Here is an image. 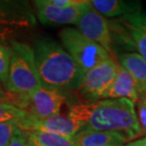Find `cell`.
Here are the masks:
<instances>
[{
    "instance_id": "obj_4",
    "label": "cell",
    "mask_w": 146,
    "mask_h": 146,
    "mask_svg": "<svg viewBox=\"0 0 146 146\" xmlns=\"http://www.w3.org/2000/svg\"><path fill=\"white\" fill-rule=\"evenodd\" d=\"M15 96L13 100L15 106L26 111L29 116L39 119L61 114L64 106L68 104L69 107L78 103L70 91L44 86L30 95Z\"/></svg>"
},
{
    "instance_id": "obj_5",
    "label": "cell",
    "mask_w": 146,
    "mask_h": 146,
    "mask_svg": "<svg viewBox=\"0 0 146 146\" xmlns=\"http://www.w3.org/2000/svg\"><path fill=\"white\" fill-rule=\"evenodd\" d=\"M59 38L63 48L84 72L110 57L106 49L84 36L77 29H63Z\"/></svg>"
},
{
    "instance_id": "obj_11",
    "label": "cell",
    "mask_w": 146,
    "mask_h": 146,
    "mask_svg": "<svg viewBox=\"0 0 146 146\" xmlns=\"http://www.w3.org/2000/svg\"><path fill=\"white\" fill-rule=\"evenodd\" d=\"M139 90L137 82L126 69L118 64L117 75L106 99H128L134 104L139 100Z\"/></svg>"
},
{
    "instance_id": "obj_22",
    "label": "cell",
    "mask_w": 146,
    "mask_h": 146,
    "mask_svg": "<svg viewBox=\"0 0 146 146\" xmlns=\"http://www.w3.org/2000/svg\"><path fill=\"white\" fill-rule=\"evenodd\" d=\"M8 146H28V136L18 127Z\"/></svg>"
},
{
    "instance_id": "obj_21",
    "label": "cell",
    "mask_w": 146,
    "mask_h": 146,
    "mask_svg": "<svg viewBox=\"0 0 146 146\" xmlns=\"http://www.w3.org/2000/svg\"><path fill=\"white\" fill-rule=\"evenodd\" d=\"M137 118L139 125L141 128V136L146 135V97L141 96L139 102L137 103Z\"/></svg>"
},
{
    "instance_id": "obj_2",
    "label": "cell",
    "mask_w": 146,
    "mask_h": 146,
    "mask_svg": "<svg viewBox=\"0 0 146 146\" xmlns=\"http://www.w3.org/2000/svg\"><path fill=\"white\" fill-rule=\"evenodd\" d=\"M33 49L42 86L66 91L80 89L84 71L63 46L49 37H40Z\"/></svg>"
},
{
    "instance_id": "obj_13",
    "label": "cell",
    "mask_w": 146,
    "mask_h": 146,
    "mask_svg": "<svg viewBox=\"0 0 146 146\" xmlns=\"http://www.w3.org/2000/svg\"><path fill=\"white\" fill-rule=\"evenodd\" d=\"M119 19L132 38L139 54L146 61V13L141 11Z\"/></svg>"
},
{
    "instance_id": "obj_10",
    "label": "cell",
    "mask_w": 146,
    "mask_h": 146,
    "mask_svg": "<svg viewBox=\"0 0 146 146\" xmlns=\"http://www.w3.org/2000/svg\"><path fill=\"white\" fill-rule=\"evenodd\" d=\"M36 7L37 17L44 25L59 26V25H76L81 15L87 9L91 7L90 1L82 0L78 5L66 9H58L46 4L45 0L34 1Z\"/></svg>"
},
{
    "instance_id": "obj_12",
    "label": "cell",
    "mask_w": 146,
    "mask_h": 146,
    "mask_svg": "<svg viewBox=\"0 0 146 146\" xmlns=\"http://www.w3.org/2000/svg\"><path fill=\"white\" fill-rule=\"evenodd\" d=\"M75 146H122L127 139L116 132H103L83 128L72 138Z\"/></svg>"
},
{
    "instance_id": "obj_23",
    "label": "cell",
    "mask_w": 146,
    "mask_h": 146,
    "mask_svg": "<svg viewBox=\"0 0 146 146\" xmlns=\"http://www.w3.org/2000/svg\"><path fill=\"white\" fill-rule=\"evenodd\" d=\"M82 0H45L46 4L58 9H66L78 5Z\"/></svg>"
},
{
    "instance_id": "obj_18",
    "label": "cell",
    "mask_w": 146,
    "mask_h": 146,
    "mask_svg": "<svg viewBox=\"0 0 146 146\" xmlns=\"http://www.w3.org/2000/svg\"><path fill=\"white\" fill-rule=\"evenodd\" d=\"M27 115L26 111L11 103H0V123L11 119H19Z\"/></svg>"
},
{
    "instance_id": "obj_9",
    "label": "cell",
    "mask_w": 146,
    "mask_h": 146,
    "mask_svg": "<svg viewBox=\"0 0 146 146\" xmlns=\"http://www.w3.org/2000/svg\"><path fill=\"white\" fill-rule=\"evenodd\" d=\"M77 30L84 36L93 41L108 52L113 53V42L108 20L92 7L84 11L76 23Z\"/></svg>"
},
{
    "instance_id": "obj_24",
    "label": "cell",
    "mask_w": 146,
    "mask_h": 146,
    "mask_svg": "<svg viewBox=\"0 0 146 146\" xmlns=\"http://www.w3.org/2000/svg\"><path fill=\"white\" fill-rule=\"evenodd\" d=\"M124 146H146V136L143 138L137 139L135 141H130L129 143L125 144Z\"/></svg>"
},
{
    "instance_id": "obj_20",
    "label": "cell",
    "mask_w": 146,
    "mask_h": 146,
    "mask_svg": "<svg viewBox=\"0 0 146 146\" xmlns=\"http://www.w3.org/2000/svg\"><path fill=\"white\" fill-rule=\"evenodd\" d=\"M18 127V119H11L0 123V146H8Z\"/></svg>"
},
{
    "instance_id": "obj_1",
    "label": "cell",
    "mask_w": 146,
    "mask_h": 146,
    "mask_svg": "<svg viewBox=\"0 0 146 146\" xmlns=\"http://www.w3.org/2000/svg\"><path fill=\"white\" fill-rule=\"evenodd\" d=\"M68 116L80 122L83 128L119 133L127 141L141 136L135 104L128 99L78 102L68 107Z\"/></svg>"
},
{
    "instance_id": "obj_6",
    "label": "cell",
    "mask_w": 146,
    "mask_h": 146,
    "mask_svg": "<svg viewBox=\"0 0 146 146\" xmlns=\"http://www.w3.org/2000/svg\"><path fill=\"white\" fill-rule=\"evenodd\" d=\"M36 18L28 1L0 0V43L14 41L18 34L33 29Z\"/></svg>"
},
{
    "instance_id": "obj_3",
    "label": "cell",
    "mask_w": 146,
    "mask_h": 146,
    "mask_svg": "<svg viewBox=\"0 0 146 146\" xmlns=\"http://www.w3.org/2000/svg\"><path fill=\"white\" fill-rule=\"evenodd\" d=\"M10 48L11 61L6 88L17 96L30 95L42 87L33 49L28 44L17 41L11 42Z\"/></svg>"
},
{
    "instance_id": "obj_15",
    "label": "cell",
    "mask_w": 146,
    "mask_h": 146,
    "mask_svg": "<svg viewBox=\"0 0 146 146\" xmlns=\"http://www.w3.org/2000/svg\"><path fill=\"white\" fill-rule=\"evenodd\" d=\"M119 64L132 75L139 90L146 86V61L137 52H123L118 56Z\"/></svg>"
},
{
    "instance_id": "obj_16",
    "label": "cell",
    "mask_w": 146,
    "mask_h": 146,
    "mask_svg": "<svg viewBox=\"0 0 146 146\" xmlns=\"http://www.w3.org/2000/svg\"><path fill=\"white\" fill-rule=\"evenodd\" d=\"M109 29L113 42V49L119 46L122 50H135L136 46L126 29L119 18L109 20Z\"/></svg>"
},
{
    "instance_id": "obj_27",
    "label": "cell",
    "mask_w": 146,
    "mask_h": 146,
    "mask_svg": "<svg viewBox=\"0 0 146 146\" xmlns=\"http://www.w3.org/2000/svg\"><path fill=\"white\" fill-rule=\"evenodd\" d=\"M28 146H36V145H35V144H34V143H33V141H31V139H29V138H28Z\"/></svg>"
},
{
    "instance_id": "obj_25",
    "label": "cell",
    "mask_w": 146,
    "mask_h": 146,
    "mask_svg": "<svg viewBox=\"0 0 146 146\" xmlns=\"http://www.w3.org/2000/svg\"><path fill=\"white\" fill-rule=\"evenodd\" d=\"M9 95L0 87V103H8Z\"/></svg>"
},
{
    "instance_id": "obj_14",
    "label": "cell",
    "mask_w": 146,
    "mask_h": 146,
    "mask_svg": "<svg viewBox=\"0 0 146 146\" xmlns=\"http://www.w3.org/2000/svg\"><path fill=\"white\" fill-rule=\"evenodd\" d=\"M90 5L104 17H121L141 11V8L139 1L124 0H92Z\"/></svg>"
},
{
    "instance_id": "obj_26",
    "label": "cell",
    "mask_w": 146,
    "mask_h": 146,
    "mask_svg": "<svg viewBox=\"0 0 146 146\" xmlns=\"http://www.w3.org/2000/svg\"><path fill=\"white\" fill-rule=\"evenodd\" d=\"M139 95L146 97V86H144L141 90H139ZM141 96H139V97H141Z\"/></svg>"
},
{
    "instance_id": "obj_17",
    "label": "cell",
    "mask_w": 146,
    "mask_h": 146,
    "mask_svg": "<svg viewBox=\"0 0 146 146\" xmlns=\"http://www.w3.org/2000/svg\"><path fill=\"white\" fill-rule=\"evenodd\" d=\"M36 146H75L72 138L46 132L26 133Z\"/></svg>"
},
{
    "instance_id": "obj_19",
    "label": "cell",
    "mask_w": 146,
    "mask_h": 146,
    "mask_svg": "<svg viewBox=\"0 0 146 146\" xmlns=\"http://www.w3.org/2000/svg\"><path fill=\"white\" fill-rule=\"evenodd\" d=\"M11 61V48L0 43V83L6 87Z\"/></svg>"
},
{
    "instance_id": "obj_7",
    "label": "cell",
    "mask_w": 146,
    "mask_h": 146,
    "mask_svg": "<svg viewBox=\"0 0 146 146\" xmlns=\"http://www.w3.org/2000/svg\"><path fill=\"white\" fill-rule=\"evenodd\" d=\"M118 64L112 57L98 64L84 72L80 92L87 102H96L106 99L117 75Z\"/></svg>"
},
{
    "instance_id": "obj_8",
    "label": "cell",
    "mask_w": 146,
    "mask_h": 146,
    "mask_svg": "<svg viewBox=\"0 0 146 146\" xmlns=\"http://www.w3.org/2000/svg\"><path fill=\"white\" fill-rule=\"evenodd\" d=\"M18 126L23 132H46L56 135L73 138L79 131L83 129L80 122L75 121L70 116L58 114L46 119H35L29 116L18 121Z\"/></svg>"
},
{
    "instance_id": "obj_28",
    "label": "cell",
    "mask_w": 146,
    "mask_h": 146,
    "mask_svg": "<svg viewBox=\"0 0 146 146\" xmlns=\"http://www.w3.org/2000/svg\"><path fill=\"white\" fill-rule=\"evenodd\" d=\"M112 146H121V145H112Z\"/></svg>"
}]
</instances>
